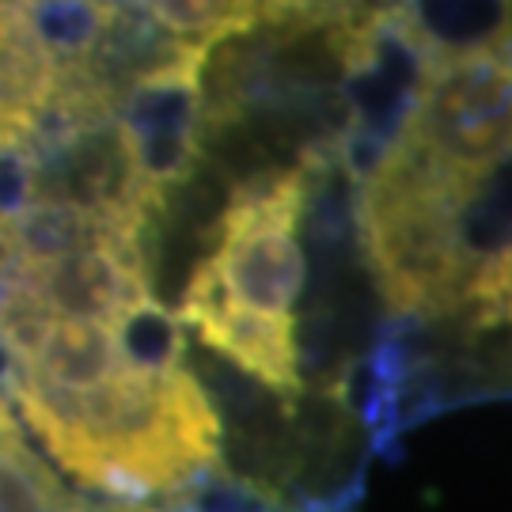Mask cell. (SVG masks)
<instances>
[{"mask_svg":"<svg viewBox=\"0 0 512 512\" xmlns=\"http://www.w3.org/2000/svg\"><path fill=\"white\" fill-rule=\"evenodd\" d=\"M126 353L118 346V334L107 323H84V319H57L46 342L31 357L4 353L8 376H31L38 384L84 395L95 387H107L122 368Z\"/></svg>","mask_w":512,"mask_h":512,"instance_id":"obj_9","label":"cell"},{"mask_svg":"<svg viewBox=\"0 0 512 512\" xmlns=\"http://www.w3.org/2000/svg\"><path fill=\"white\" fill-rule=\"evenodd\" d=\"M459 239L475 266L512 251V156L482 175L459 205Z\"/></svg>","mask_w":512,"mask_h":512,"instance_id":"obj_13","label":"cell"},{"mask_svg":"<svg viewBox=\"0 0 512 512\" xmlns=\"http://www.w3.org/2000/svg\"><path fill=\"white\" fill-rule=\"evenodd\" d=\"M61 73H84L107 35L114 0H12Z\"/></svg>","mask_w":512,"mask_h":512,"instance_id":"obj_12","label":"cell"},{"mask_svg":"<svg viewBox=\"0 0 512 512\" xmlns=\"http://www.w3.org/2000/svg\"><path fill=\"white\" fill-rule=\"evenodd\" d=\"M61 69L42 50L19 4L4 0V133H19L54 99Z\"/></svg>","mask_w":512,"mask_h":512,"instance_id":"obj_11","label":"cell"},{"mask_svg":"<svg viewBox=\"0 0 512 512\" xmlns=\"http://www.w3.org/2000/svg\"><path fill=\"white\" fill-rule=\"evenodd\" d=\"M467 308L475 311V327H512V251L478 266Z\"/></svg>","mask_w":512,"mask_h":512,"instance_id":"obj_16","label":"cell"},{"mask_svg":"<svg viewBox=\"0 0 512 512\" xmlns=\"http://www.w3.org/2000/svg\"><path fill=\"white\" fill-rule=\"evenodd\" d=\"M118 232H133L122 224H110V220L95 217L88 209H76L65 202H50V198H38L27 213L12 224H4V247H12L16 255H23L27 262H57V258H69L76 251H88L107 243ZM141 236V232H137Z\"/></svg>","mask_w":512,"mask_h":512,"instance_id":"obj_10","label":"cell"},{"mask_svg":"<svg viewBox=\"0 0 512 512\" xmlns=\"http://www.w3.org/2000/svg\"><path fill=\"white\" fill-rule=\"evenodd\" d=\"M114 334H118V346L126 353V361L133 368H141V372L164 376V372L183 368L186 357H190L179 311L160 304L156 296L129 311L126 319L114 327Z\"/></svg>","mask_w":512,"mask_h":512,"instance_id":"obj_14","label":"cell"},{"mask_svg":"<svg viewBox=\"0 0 512 512\" xmlns=\"http://www.w3.org/2000/svg\"><path fill=\"white\" fill-rule=\"evenodd\" d=\"M8 300H35L54 319L118 327L137 304L152 300L141 236L118 232L99 247L46 266L4 247V304Z\"/></svg>","mask_w":512,"mask_h":512,"instance_id":"obj_5","label":"cell"},{"mask_svg":"<svg viewBox=\"0 0 512 512\" xmlns=\"http://www.w3.org/2000/svg\"><path fill=\"white\" fill-rule=\"evenodd\" d=\"M384 8L433 69L512 46L509 0H384Z\"/></svg>","mask_w":512,"mask_h":512,"instance_id":"obj_7","label":"cell"},{"mask_svg":"<svg viewBox=\"0 0 512 512\" xmlns=\"http://www.w3.org/2000/svg\"><path fill=\"white\" fill-rule=\"evenodd\" d=\"M0 505L4 512H190L194 501H167V505H133V501H107L95 494L69 490L57 467L31 448L23 429L12 418V406L4 403L0 414Z\"/></svg>","mask_w":512,"mask_h":512,"instance_id":"obj_8","label":"cell"},{"mask_svg":"<svg viewBox=\"0 0 512 512\" xmlns=\"http://www.w3.org/2000/svg\"><path fill=\"white\" fill-rule=\"evenodd\" d=\"M167 31L194 46H220L224 38L258 31V16L247 0H141Z\"/></svg>","mask_w":512,"mask_h":512,"instance_id":"obj_15","label":"cell"},{"mask_svg":"<svg viewBox=\"0 0 512 512\" xmlns=\"http://www.w3.org/2000/svg\"><path fill=\"white\" fill-rule=\"evenodd\" d=\"M406 137L463 190L512 156V46L437 65Z\"/></svg>","mask_w":512,"mask_h":512,"instance_id":"obj_2","label":"cell"},{"mask_svg":"<svg viewBox=\"0 0 512 512\" xmlns=\"http://www.w3.org/2000/svg\"><path fill=\"white\" fill-rule=\"evenodd\" d=\"M308 171L311 164L277 183L236 190L220 239L217 266L224 281L243 304L270 315H293L304 296L308 262L296 232L308 202Z\"/></svg>","mask_w":512,"mask_h":512,"instance_id":"obj_3","label":"cell"},{"mask_svg":"<svg viewBox=\"0 0 512 512\" xmlns=\"http://www.w3.org/2000/svg\"><path fill=\"white\" fill-rule=\"evenodd\" d=\"M179 319L183 327L194 330V338L205 349L243 368L247 376H255L258 384L277 391L281 399L296 403L308 391L293 315H270V311L243 304L220 274L217 258L194 277L179 308Z\"/></svg>","mask_w":512,"mask_h":512,"instance_id":"obj_6","label":"cell"},{"mask_svg":"<svg viewBox=\"0 0 512 512\" xmlns=\"http://www.w3.org/2000/svg\"><path fill=\"white\" fill-rule=\"evenodd\" d=\"M38 202V167L31 148L19 137L4 133V148H0V217L4 224L19 220L31 205Z\"/></svg>","mask_w":512,"mask_h":512,"instance_id":"obj_17","label":"cell"},{"mask_svg":"<svg viewBox=\"0 0 512 512\" xmlns=\"http://www.w3.org/2000/svg\"><path fill=\"white\" fill-rule=\"evenodd\" d=\"M209 54V46H190L160 73L145 76L118 110L122 137L152 209H160L167 194L202 164V73Z\"/></svg>","mask_w":512,"mask_h":512,"instance_id":"obj_4","label":"cell"},{"mask_svg":"<svg viewBox=\"0 0 512 512\" xmlns=\"http://www.w3.org/2000/svg\"><path fill=\"white\" fill-rule=\"evenodd\" d=\"M467 194L406 133L391 145L376 179L357 190L361 255L395 315L444 319L467 308L478 274L459 239Z\"/></svg>","mask_w":512,"mask_h":512,"instance_id":"obj_1","label":"cell"}]
</instances>
